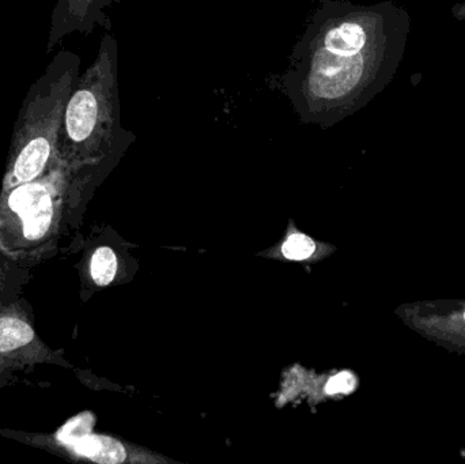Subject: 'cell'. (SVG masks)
I'll use <instances>...</instances> for the list:
<instances>
[{
  "label": "cell",
  "mask_w": 465,
  "mask_h": 464,
  "mask_svg": "<svg viewBox=\"0 0 465 464\" xmlns=\"http://www.w3.org/2000/svg\"><path fill=\"white\" fill-rule=\"evenodd\" d=\"M411 32V16L392 2L324 0L279 76V90L303 124L333 127L392 82Z\"/></svg>",
  "instance_id": "6da1fadb"
},
{
  "label": "cell",
  "mask_w": 465,
  "mask_h": 464,
  "mask_svg": "<svg viewBox=\"0 0 465 464\" xmlns=\"http://www.w3.org/2000/svg\"><path fill=\"white\" fill-rule=\"evenodd\" d=\"M95 165L59 155L44 176L0 191V251L30 270L54 258L71 195L84 172Z\"/></svg>",
  "instance_id": "7a4b0ae2"
},
{
  "label": "cell",
  "mask_w": 465,
  "mask_h": 464,
  "mask_svg": "<svg viewBox=\"0 0 465 464\" xmlns=\"http://www.w3.org/2000/svg\"><path fill=\"white\" fill-rule=\"evenodd\" d=\"M131 139L120 119L119 46L105 35L68 98L59 155L70 163H101Z\"/></svg>",
  "instance_id": "3957f363"
},
{
  "label": "cell",
  "mask_w": 465,
  "mask_h": 464,
  "mask_svg": "<svg viewBox=\"0 0 465 464\" xmlns=\"http://www.w3.org/2000/svg\"><path fill=\"white\" fill-rule=\"evenodd\" d=\"M79 67L78 54L60 51L30 86L14 125L0 191L33 182L56 163L65 106Z\"/></svg>",
  "instance_id": "277c9868"
},
{
  "label": "cell",
  "mask_w": 465,
  "mask_h": 464,
  "mask_svg": "<svg viewBox=\"0 0 465 464\" xmlns=\"http://www.w3.org/2000/svg\"><path fill=\"white\" fill-rule=\"evenodd\" d=\"M89 414L70 420L56 432L29 433L18 430H0V436L13 439L26 446L35 447L74 459H86L101 464H119L127 459V451L120 441L108 436L94 435L86 428Z\"/></svg>",
  "instance_id": "5b68a950"
},
{
  "label": "cell",
  "mask_w": 465,
  "mask_h": 464,
  "mask_svg": "<svg viewBox=\"0 0 465 464\" xmlns=\"http://www.w3.org/2000/svg\"><path fill=\"white\" fill-rule=\"evenodd\" d=\"M0 359L27 370L37 365L70 367L59 351L38 337L32 307L24 296L0 304Z\"/></svg>",
  "instance_id": "8992f818"
},
{
  "label": "cell",
  "mask_w": 465,
  "mask_h": 464,
  "mask_svg": "<svg viewBox=\"0 0 465 464\" xmlns=\"http://www.w3.org/2000/svg\"><path fill=\"white\" fill-rule=\"evenodd\" d=\"M116 0H57L52 13L46 51L59 43L65 35L73 33L90 35L97 26L111 29V21L106 10Z\"/></svg>",
  "instance_id": "52a82bcc"
},
{
  "label": "cell",
  "mask_w": 465,
  "mask_h": 464,
  "mask_svg": "<svg viewBox=\"0 0 465 464\" xmlns=\"http://www.w3.org/2000/svg\"><path fill=\"white\" fill-rule=\"evenodd\" d=\"M32 280L30 269L19 266L0 251V304L24 296V288Z\"/></svg>",
  "instance_id": "ba28073f"
},
{
  "label": "cell",
  "mask_w": 465,
  "mask_h": 464,
  "mask_svg": "<svg viewBox=\"0 0 465 464\" xmlns=\"http://www.w3.org/2000/svg\"><path fill=\"white\" fill-rule=\"evenodd\" d=\"M117 271V259L114 251L101 247L93 253L90 261V274L93 282L98 286H108L114 280Z\"/></svg>",
  "instance_id": "9c48e42d"
},
{
  "label": "cell",
  "mask_w": 465,
  "mask_h": 464,
  "mask_svg": "<svg viewBox=\"0 0 465 464\" xmlns=\"http://www.w3.org/2000/svg\"><path fill=\"white\" fill-rule=\"evenodd\" d=\"M314 242L305 234H292L283 245V253L292 261H303L314 252Z\"/></svg>",
  "instance_id": "30bf717a"
},
{
  "label": "cell",
  "mask_w": 465,
  "mask_h": 464,
  "mask_svg": "<svg viewBox=\"0 0 465 464\" xmlns=\"http://www.w3.org/2000/svg\"><path fill=\"white\" fill-rule=\"evenodd\" d=\"M26 368L19 367L7 360L0 359V390L13 386L19 380V373L26 372Z\"/></svg>",
  "instance_id": "8fae6325"
},
{
  "label": "cell",
  "mask_w": 465,
  "mask_h": 464,
  "mask_svg": "<svg viewBox=\"0 0 465 464\" xmlns=\"http://www.w3.org/2000/svg\"><path fill=\"white\" fill-rule=\"evenodd\" d=\"M355 379L350 373L344 372L331 379L327 386L328 394H339V392H350L354 390Z\"/></svg>",
  "instance_id": "7c38bea8"
},
{
  "label": "cell",
  "mask_w": 465,
  "mask_h": 464,
  "mask_svg": "<svg viewBox=\"0 0 465 464\" xmlns=\"http://www.w3.org/2000/svg\"><path fill=\"white\" fill-rule=\"evenodd\" d=\"M452 15L458 21H465V3H459V5H453Z\"/></svg>",
  "instance_id": "4fadbf2b"
},
{
  "label": "cell",
  "mask_w": 465,
  "mask_h": 464,
  "mask_svg": "<svg viewBox=\"0 0 465 464\" xmlns=\"http://www.w3.org/2000/svg\"><path fill=\"white\" fill-rule=\"evenodd\" d=\"M464 319H465V313H464Z\"/></svg>",
  "instance_id": "5bb4252c"
}]
</instances>
